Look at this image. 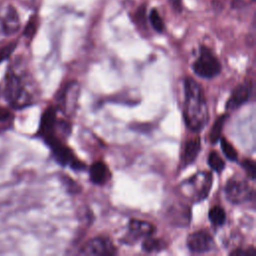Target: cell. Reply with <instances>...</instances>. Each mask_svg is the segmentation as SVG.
<instances>
[{
  "mask_svg": "<svg viewBox=\"0 0 256 256\" xmlns=\"http://www.w3.org/2000/svg\"><path fill=\"white\" fill-rule=\"evenodd\" d=\"M184 120L193 132H200L209 120V111L201 85L192 78L184 81Z\"/></svg>",
  "mask_w": 256,
  "mask_h": 256,
  "instance_id": "1",
  "label": "cell"
},
{
  "mask_svg": "<svg viewBox=\"0 0 256 256\" xmlns=\"http://www.w3.org/2000/svg\"><path fill=\"white\" fill-rule=\"evenodd\" d=\"M194 73L204 79H212L221 72V64L215 54L207 47H201L199 56L192 65Z\"/></svg>",
  "mask_w": 256,
  "mask_h": 256,
  "instance_id": "2",
  "label": "cell"
},
{
  "mask_svg": "<svg viewBox=\"0 0 256 256\" xmlns=\"http://www.w3.org/2000/svg\"><path fill=\"white\" fill-rule=\"evenodd\" d=\"M5 97L15 108H22L30 103V95L26 91L22 80L13 72H9L6 76Z\"/></svg>",
  "mask_w": 256,
  "mask_h": 256,
  "instance_id": "3",
  "label": "cell"
},
{
  "mask_svg": "<svg viewBox=\"0 0 256 256\" xmlns=\"http://www.w3.org/2000/svg\"><path fill=\"white\" fill-rule=\"evenodd\" d=\"M212 183L213 178L210 172H199L183 182L182 187L188 191V195L193 201L200 202L208 197Z\"/></svg>",
  "mask_w": 256,
  "mask_h": 256,
  "instance_id": "4",
  "label": "cell"
},
{
  "mask_svg": "<svg viewBox=\"0 0 256 256\" xmlns=\"http://www.w3.org/2000/svg\"><path fill=\"white\" fill-rule=\"evenodd\" d=\"M59 124L60 122L57 121L56 109L54 107H48L42 115L38 132V135L43 138L48 146L56 141H62L57 134Z\"/></svg>",
  "mask_w": 256,
  "mask_h": 256,
  "instance_id": "5",
  "label": "cell"
},
{
  "mask_svg": "<svg viewBox=\"0 0 256 256\" xmlns=\"http://www.w3.org/2000/svg\"><path fill=\"white\" fill-rule=\"evenodd\" d=\"M225 196L233 204H242L254 198V191L243 180L232 178L224 188Z\"/></svg>",
  "mask_w": 256,
  "mask_h": 256,
  "instance_id": "6",
  "label": "cell"
},
{
  "mask_svg": "<svg viewBox=\"0 0 256 256\" xmlns=\"http://www.w3.org/2000/svg\"><path fill=\"white\" fill-rule=\"evenodd\" d=\"M55 160L62 166H70L74 170H85L86 166L81 162L73 151L68 148L62 141H58L50 146Z\"/></svg>",
  "mask_w": 256,
  "mask_h": 256,
  "instance_id": "7",
  "label": "cell"
},
{
  "mask_svg": "<svg viewBox=\"0 0 256 256\" xmlns=\"http://www.w3.org/2000/svg\"><path fill=\"white\" fill-rule=\"evenodd\" d=\"M116 253V247L112 241L106 237L93 238L88 241L80 250V254L90 256H110Z\"/></svg>",
  "mask_w": 256,
  "mask_h": 256,
  "instance_id": "8",
  "label": "cell"
},
{
  "mask_svg": "<svg viewBox=\"0 0 256 256\" xmlns=\"http://www.w3.org/2000/svg\"><path fill=\"white\" fill-rule=\"evenodd\" d=\"M187 245L191 252L197 254L207 253L215 248V242L212 236L204 230L196 231L193 234L189 235Z\"/></svg>",
  "mask_w": 256,
  "mask_h": 256,
  "instance_id": "9",
  "label": "cell"
},
{
  "mask_svg": "<svg viewBox=\"0 0 256 256\" xmlns=\"http://www.w3.org/2000/svg\"><path fill=\"white\" fill-rule=\"evenodd\" d=\"M155 226L149 222L133 219L129 222V232L126 237L127 243H134L140 239H146L153 236L155 233Z\"/></svg>",
  "mask_w": 256,
  "mask_h": 256,
  "instance_id": "10",
  "label": "cell"
},
{
  "mask_svg": "<svg viewBox=\"0 0 256 256\" xmlns=\"http://www.w3.org/2000/svg\"><path fill=\"white\" fill-rule=\"evenodd\" d=\"M78 95L79 86L77 82L68 83L62 90L61 95L59 97V105L60 108L68 115H71L72 112L75 110L78 101Z\"/></svg>",
  "mask_w": 256,
  "mask_h": 256,
  "instance_id": "11",
  "label": "cell"
},
{
  "mask_svg": "<svg viewBox=\"0 0 256 256\" xmlns=\"http://www.w3.org/2000/svg\"><path fill=\"white\" fill-rule=\"evenodd\" d=\"M252 92V85L250 82H245L243 84L238 85L234 91L232 92L230 98L228 99L226 103V109L229 111H233L241 107L243 104H245Z\"/></svg>",
  "mask_w": 256,
  "mask_h": 256,
  "instance_id": "12",
  "label": "cell"
},
{
  "mask_svg": "<svg viewBox=\"0 0 256 256\" xmlns=\"http://www.w3.org/2000/svg\"><path fill=\"white\" fill-rule=\"evenodd\" d=\"M201 150V139L200 137H194L189 139L184 146L182 158H181V165L183 168L191 165L195 162L196 158L199 155Z\"/></svg>",
  "mask_w": 256,
  "mask_h": 256,
  "instance_id": "13",
  "label": "cell"
},
{
  "mask_svg": "<svg viewBox=\"0 0 256 256\" xmlns=\"http://www.w3.org/2000/svg\"><path fill=\"white\" fill-rule=\"evenodd\" d=\"M90 180L95 185H105L111 179V172L107 165L101 161L95 162L91 165L90 170Z\"/></svg>",
  "mask_w": 256,
  "mask_h": 256,
  "instance_id": "14",
  "label": "cell"
},
{
  "mask_svg": "<svg viewBox=\"0 0 256 256\" xmlns=\"http://www.w3.org/2000/svg\"><path fill=\"white\" fill-rule=\"evenodd\" d=\"M3 29L6 34H14L20 28V20L17 11L12 7L9 6L4 13L2 18Z\"/></svg>",
  "mask_w": 256,
  "mask_h": 256,
  "instance_id": "15",
  "label": "cell"
},
{
  "mask_svg": "<svg viewBox=\"0 0 256 256\" xmlns=\"http://www.w3.org/2000/svg\"><path fill=\"white\" fill-rule=\"evenodd\" d=\"M227 118H228V115L223 114L220 117H218L216 119V121L214 122V124L211 128L210 134H209V140L212 144H215L221 138L222 130H223V127H224V124H225Z\"/></svg>",
  "mask_w": 256,
  "mask_h": 256,
  "instance_id": "16",
  "label": "cell"
},
{
  "mask_svg": "<svg viewBox=\"0 0 256 256\" xmlns=\"http://www.w3.org/2000/svg\"><path fill=\"white\" fill-rule=\"evenodd\" d=\"M209 220L215 227L222 226L226 221V212L221 206H214L209 211Z\"/></svg>",
  "mask_w": 256,
  "mask_h": 256,
  "instance_id": "17",
  "label": "cell"
},
{
  "mask_svg": "<svg viewBox=\"0 0 256 256\" xmlns=\"http://www.w3.org/2000/svg\"><path fill=\"white\" fill-rule=\"evenodd\" d=\"M165 247V244L163 243L162 240L153 238L152 236L144 239V242L142 244V249L147 252V253H154V252H159Z\"/></svg>",
  "mask_w": 256,
  "mask_h": 256,
  "instance_id": "18",
  "label": "cell"
},
{
  "mask_svg": "<svg viewBox=\"0 0 256 256\" xmlns=\"http://www.w3.org/2000/svg\"><path fill=\"white\" fill-rule=\"evenodd\" d=\"M208 164L209 166L216 172L220 173L225 168V162L222 159V157L216 152L212 151L208 156Z\"/></svg>",
  "mask_w": 256,
  "mask_h": 256,
  "instance_id": "19",
  "label": "cell"
},
{
  "mask_svg": "<svg viewBox=\"0 0 256 256\" xmlns=\"http://www.w3.org/2000/svg\"><path fill=\"white\" fill-rule=\"evenodd\" d=\"M221 149L226 158L229 159L230 161H236L238 159L236 149L226 138H221Z\"/></svg>",
  "mask_w": 256,
  "mask_h": 256,
  "instance_id": "20",
  "label": "cell"
},
{
  "mask_svg": "<svg viewBox=\"0 0 256 256\" xmlns=\"http://www.w3.org/2000/svg\"><path fill=\"white\" fill-rule=\"evenodd\" d=\"M149 20H150V23H151L153 29L155 31H157L158 33H162L165 30L164 22L156 9L151 10L150 15H149Z\"/></svg>",
  "mask_w": 256,
  "mask_h": 256,
  "instance_id": "21",
  "label": "cell"
},
{
  "mask_svg": "<svg viewBox=\"0 0 256 256\" xmlns=\"http://www.w3.org/2000/svg\"><path fill=\"white\" fill-rule=\"evenodd\" d=\"M242 167L244 169V171L246 172L247 176L251 179L254 180L255 176H256V165L255 162L253 160L250 159H245L242 163Z\"/></svg>",
  "mask_w": 256,
  "mask_h": 256,
  "instance_id": "22",
  "label": "cell"
},
{
  "mask_svg": "<svg viewBox=\"0 0 256 256\" xmlns=\"http://www.w3.org/2000/svg\"><path fill=\"white\" fill-rule=\"evenodd\" d=\"M16 47V43H9L0 48V63L8 59Z\"/></svg>",
  "mask_w": 256,
  "mask_h": 256,
  "instance_id": "23",
  "label": "cell"
},
{
  "mask_svg": "<svg viewBox=\"0 0 256 256\" xmlns=\"http://www.w3.org/2000/svg\"><path fill=\"white\" fill-rule=\"evenodd\" d=\"M12 120V114L4 107L0 106V124L9 123Z\"/></svg>",
  "mask_w": 256,
  "mask_h": 256,
  "instance_id": "24",
  "label": "cell"
},
{
  "mask_svg": "<svg viewBox=\"0 0 256 256\" xmlns=\"http://www.w3.org/2000/svg\"><path fill=\"white\" fill-rule=\"evenodd\" d=\"M254 254H255V250H254L253 248L246 249V250L237 249V250H235V251H232V252H231V255H236V256H241V255L249 256V255H254Z\"/></svg>",
  "mask_w": 256,
  "mask_h": 256,
  "instance_id": "25",
  "label": "cell"
},
{
  "mask_svg": "<svg viewBox=\"0 0 256 256\" xmlns=\"http://www.w3.org/2000/svg\"><path fill=\"white\" fill-rule=\"evenodd\" d=\"M35 28H36L35 23H34V22H31V23L27 26V29L25 30V34H26L27 36L31 37V36L34 34V32H35Z\"/></svg>",
  "mask_w": 256,
  "mask_h": 256,
  "instance_id": "26",
  "label": "cell"
},
{
  "mask_svg": "<svg viewBox=\"0 0 256 256\" xmlns=\"http://www.w3.org/2000/svg\"><path fill=\"white\" fill-rule=\"evenodd\" d=\"M172 3H173V6H174L177 10H180V9H181V1H180V0H174Z\"/></svg>",
  "mask_w": 256,
  "mask_h": 256,
  "instance_id": "27",
  "label": "cell"
}]
</instances>
